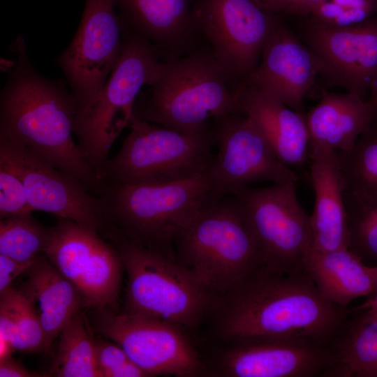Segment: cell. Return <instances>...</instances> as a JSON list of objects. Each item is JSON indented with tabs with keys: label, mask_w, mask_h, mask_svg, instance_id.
Returning <instances> with one entry per match:
<instances>
[{
	"label": "cell",
	"mask_w": 377,
	"mask_h": 377,
	"mask_svg": "<svg viewBox=\"0 0 377 377\" xmlns=\"http://www.w3.org/2000/svg\"><path fill=\"white\" fill-rule=\"evenodd\" d=\"M91 310L94 331L121 346L149 376L193 377L208 374V367L183 327L124 311Z\"/></svg>",
	"instance_id": "obj_10"
},
{
	"label": "cell",
	"mask_w": 377,
	"mask_h": 377,
	"mask_svg": "<svg viewBox=\"0 0 377 377\" xmlns=\"http://www.w3.org/2000/svg\"><path fill=\"white\" fill-rule=\"evenodd\" d=\"M207 170L164 184L102 182L98 196L104 227L100 233L114 234L175 258L176 237L205 207L209 188Z\"/></svg>",
	"instance_id": "obj_3"
},
{
	"label": "cell",
	"mask_w": 377,
	"mask_h": 377,
	"mask_svg": "<svg viewBox=\"0 0 377 377\" xmlns=\"http://www.w3.org/2000/svg\"><path fill=\"white\" fill-rule=\"evenodd\" d=\"M196 0H114L124 29L154 45L161 59H179L198 47Z\"/></svg>",
	"instance_id": "obj_19"
},
{
	"label": "cell",
	"mask_w": 377,
	"mask_h": 377,
	"mask_svg": "<svg viewBox=\"0 0 377 377\" xmlns=\"http://www.w3.org/2000/svg\"><path fill=\"white\" fill-rule=\"evenodd\" d=\"M33 212L22 177L10 159L0 152V219Z\"/></svg>",
	"instance_id": "obj_31"
},
{
	"label": "cell",
	"mask_w": 377,
	"mask_h": 377,
	"mask_svg": "<svg viewBox=\"0 0 377 377\" xmlns=\"http://www.w3.org/2000/svg\"><path fill=\"white\" fill-rule=\"evenodd\" d=\"M373 293V296L351 310L353 311L362 312L365 316L369 318H377V289Z\"/></svg>",
	"instance_id": "obj_38"
},
{
	"label": "cell",
	"mask_w": 377,
	"mask_h": 377,
	"mask_svg": "<svg viewBox=\"0 0 377 377\" xmlns=\"http://www.w3.org/2000/svg\"><path fill=\"white\" fill-rule=\"evenodd\" d=\"M304 37L329 82L364 98L377 75V18L342 27L310 22Z\"/></svg>",
	"instance_id": "obj_17"
},
{
	"label": "cell",
	"mask_w": 377,
	"mask_h": 377,
	"mask_svg": "<svg viewBox=\"0 0 377 377\" xmlns=\"http://www.w3.org/2000/svg\"><path fill=\"white\" fill-rule=\"evenodd\" d=\"M344 182V198H377V124L373 122L346 151L339 152Z\"/></svg>",
	"instance_id": "obj_27"
},
{
	"label": "cell",
	"mask_w": 377,
	"mask_h": 377,
	"mask_svg": "<svg viewBox=\"0 0 377 377\" xmlns=\"http://www.w3.org/2000/svg\"><path fill=\"white\" fill-rule=\"evenodd\" d=\"M94 348L96 362L101 377L105 372L131 361L123 348L108 339H94Z\"/></svg>",
	"instance_id": "obj_32"
},
{
	"label": "cell",
	"mask_w": 377,
	"mask_h": 377,
	"mask_svg": "<svg viewBox=\"0 0 377 377\" xmlns=\"http://www.w3.org/2000/svg\"><path fill=\"white\" fill-rule=\"evenodd\" d=\"M369 101L372 106L374 114V121L377 124V75L373 80L370 89H369Z\"/></svg>",
	"instance_id": "obj_40"
},
{
	"label": "cell",
	"mask_w": 377,
	"mask_h": 377,
	"mask_svg": "<svg viewBox=\"0 0 377 377\" xmlns=\"http://www.w3.org/2000/svg\"><path fill=\"white\" fill-rule=\"evenodd\" d=\"M45 256L75 286L84 307L114 309L124 265L117 249L96 228L58 218Z\"/></svg>",
	"instance_id": "obj_12"
},
{
	"label": "cell",
	"mask_w": 377,
	"mask_h": 377,
	"mask_svg": "<svg viewBox=\"0 0 377 377\" xmlns=\"http://www.w3.org/2000/svg\"><path fill=\"white\" fill-rule=\"evenodd\" d=\"M2 294L8 298L14 313L16 335L13 346L15 349L24 353L44 351V331L31 303L13 287Z\"/></svg>",
	"instance_id": "obj_30"
},
{
	"label": "cell",
	"mask_w": 377,
	"mask_h": 377,
	"mask_svg": "<svg viewBox=\"0 0 377 377\" xmlns=\"http://www.w3.org/2000/svg\"><path fill=\"white\" fill-rule=\"evenodd\" d=\"M105 237L118 251L127 273L124 311L186 330L213 311L218 296L175 258L114 234Z\"/></svg>",
	"instance_id": "obj_6"
},
{
	"label": "cell",
	"mask_w": 377,
	"mask_h": 377,
	"mask_svg": "<svg viewBox=\"0 0 377 377\" xmlns=\"http://www.w3.org/2000/svg\"><path fill=\"white\" fill-rule=\"evenodd\" d=\"M0 152L12 162L22 177L34 211L52 214L96 228L104 226L99 197L85 184L0 138Z\"/></svg>",
	"instance_id": "obj_16"
},
{
	"label": "cell",
	"mask_w": 377,
	"mask_h": 377,
	"mask_svg": "<svg viewBox=\"0 0 377 377\" xmlns=\"http://www.w3.org/2000/svg\"><path fill=\"white\" fill-rule=\"evenodd\" d=\"M233 92L241 113L251 120L276 156L293 170L302 167L311 152L305 116L243 82Z\"/></svg>",
	"instance_id": "obj_20"
},
{
	"label": "cell",
	"mask_w": 377,
	"mask_h": 377,
	"mask_svg": "<svg viewBox=\"0 0 377 377\" xmlns=\"http://www.w3.org/2000/svg\"><path fill=\"white\" fill-rule=\"evenodd\" d=\"M15 350H16L10 343L0 339V361L11 357Z\"/></svg>",
	"instance_id": "obj_41"
},
{
	"label": "cell",
	"mask_w": 377,
	"mask_h": 377,
	"mask_svg": "<svg viewBox=\"0 0 377 377\" xmlns=\"http://www.w3.org/2000/svg\"><path fill=\"white\" fill-rule=\"evenodd\" d=\"M128 127L119 151L105 166L102 182H173L205 171L214 158L211 124L201 131L186 133L134 117Z\"/></svg>",
	"instance_id": "obj_8"
},
{
	"label": "cell",
	"mask_w": 377,
	"mask_h": 377,
	"mask_svg": "<svg viewBox=\"0 0 377 377\" xmlns=\"http://www.w3.org/2000/svg\"><path fill=\"white\" fill-rule=\"evenodd\" d=\"M174 253L218 297L264 265L231 195L203 207L176 237Z\"/></svg>",
	"instance_id": "obj_7"
},
{
	"label": "cell",
	"mask_w": 377,
	"mask_h": 377,
	"mask_svg": "<svg viewBox=\"0 0 377 377\" xmlns=\"http://www.w3.org/2000/svg\"><path fill=\"white\" fill-rule=\"evenodd\" d=\"M310 179L315 195L311 215L313 249L326 252L349 248L350 235L339 151L311 147Z\"/></svg>",
	"instance_id": "obj_21"
},
{
	"label": "cell",
	"mask_w": 377,
	"mask_h": 377,
	"mask_svg": "<svg viewBox=\"0 0 377 377\" xmlns=\"http://www.w3.org/2000/svg\"><path fill=\"white\" fill-rule=\"evenodd\" d=\"M114 0H86L77 32L55 62L79 111L102 89L121 54L124 27Z\"/></svg>",
	"instance_id": "obj_14"
},
{
	"label": "cell",
	"mask_w": 377,
	"mask_h": 377,
	"mask_svg": "<svg viewBox=\"0 0 377 377\" xmlns=\"http://www.w3.org/2000/svg\"><path fill=\"white\" fill-rule=\"evenodd\" d=\"M351 311L355 316L332 345L334 360L327 376L377 377V318Z\"/></svg>",
	"instance_id": "obj_25"
},
{
	"label": "cell",
	"mask_w": 377,
	"mask_h": 377,
	"mask_svg": "<svg viewBox=\"0 0 377 377\" xmlns=\"http://www.w3.org/2000/svg\"><path fill=\"white\" fill-rule=\"evenodd\" d=\"M321 71L315 53L278 22L265 43L259 64L242 82L304 115V98Z\"/></svg>",
	"instance_id": "obj_18"
},
{
	"label": "cell",
	"mask_w": 377,
	"mask_h": 377,
	"mask_svg": "<svg viewBox=\"0 0 377 377\" xmlns=\"http://www.w3.org/2000/svg\"><path fill=\"white\" fill-rule=\"evenodd\" d=\"M36 261L20 262L0 254V295L10 288L13 281L22 274L27 273Z\"/></svg>",
	"instance_id": "obj_33"
},
{
	"label": "cell",
	"mask_w": 377,
	"mask_h": 377,
	"mask_svg": "<svg viewBox=\"0 0 377 377\" xmlns=\"http://www.w3.org/2000/svg\"><path fill=\"white\" fill-rule=\"evenodd\" d=\"M82 311L74 316L59 334L57 355L50 369L57 377H101L92 338Z\"/></svg>",
	"instance_id": "obj_26"
},
{
	"label": "cell",
	"mask_w": 377,
	"mask_h": 377,
	"mask_svg": "<svg viewBox=\"0 0 377 377\" xmlns=\"http://www.w3.org/2000/svg\"><path fill=\"white\" fill-rule=\"evenodd\" d=\"M265 10L273 14L275 12L285 10L293 0H255Z\"/></svg>",
	"instance_id": "obj_39"
},
{
	"label": "cell",
	"mask_w": 377,
	"mask_h": 377,
	"mask_svg": "<svg viewBox=\"0 0 377 377\" xmlns=\"http://www.w3.org/2000/svg\"><path fill=\"white\" fill-rule=\"evenodd\" d=\"M193 14L232 89L256 68L279 22L255 0H196Z\"/></svg>",
	"instance_id": "obj_13"
},
{
	"label": "cell",
	"mask_w": 377,
	"mask_h": 377,
	"mask_svg": "<svg viewBox=\"0 0 377 377\" xmlns=\"http://www.w3.org/2000/svg\"><path fill=\"white\" fill-rule=\"evenodd\" d=\"M311 147L341 151L351 149L373 124L374 114L369 100L353 94L323 95L305 115Z\"/></svg>",
	"instance_id": "obj_22"
},
{
	"label": "cell",
	"mask_w": 377,
	"mask_h": 377,
	"mask_svg": "<svg viewBox=\"0 0 377 377\" xmlns=\"http://www.w3.org/2000/svg\"><path fill=\"white\" fill-rule=\"evenodd\" d=\"M217 153L207 168L209 188L205 207L260 181L281 183L298 180L283 164L244 114H226L211 121Z\"/></svg>",
	"instance_id": "obj_11"
},
{
	"label": "cell",
	"mask_w": 377,
	"mask_h": 377,
	"mask_svg": "<svg viewBox=\"0 0 377 377\" xmlns=\"http://www.w3.org/2000/svg\"><path fill=\"white\" fill-rule=\"evenodd\" d=\"M218 337L228 343L249 339L302 337L331 346L344 330L351 309L326 299L304 269L262 266L218 297Z\"/></svg>",
	"instance_id": "obj_1"
},
{
	"label": "cell",
	"mask_w": 377,
	"mask_h": 377,
	"mask_svg": "<svg viewBox=\"0 0 377 377\" xmlns=\"http://www.w3.org/2000/svg\"><path fill=\"white\" fill-rule=\"evenodd\" d=\"M345 8L367 9L376 12L377 0H331Z\"/></svg>",
	"instance_id": "obj_37"
},
{
	"label": "cell",
	"mask_w": 377,
	"mask_h": 377,
	"mask_svg": "<svg viewBox=\"0 0 377 377\" xmlns=\"http://www.w3.org/2000/svg\"><path fill=\"white\" fill-rule=\"evenodd\" d=\"M350 235V249L362 257L377 260V198H345Z\"/></svg>",
	"instance_id": "obj_29"
},
{
	"label": "cell",
	"mask_w": 377,
	"mask_h": 377,
	"mask_svg": "<svg viewBox=\"0 0 377 377\" xmlns=\"http://www.w3.org/2000/svg\"><path fill=\"white\" fill-rule=\"evenodd\" d=\"M332 346L302 337L249 339L230 343L212 374L228 377L327 376Z\"/></svg>",
	"instance_id": "obj_15"
},
{
	"label": "cell",
	"mask_w": 377,
	"mask_h": 377,
	"mask_svg": "<svg viewBox=\"0 0 377 377\" xmlns=\"http://www.w3.org/2000/svg\"><path fill=\"white\" fill-rule=\"evenodd\" d=\"M149 376L131 360L113 370L105 372L103 377H146Z\"/></svg>",
	"instance_id": "obj_35"
},
{
	"label": "cell",
	"mask_w": 377,
	"mask_h": 377,
	"mask_svg": "<svg viewBox=\"0 0 377 377\" xmlns=\"http://www.w3.org/2000/svg\"><path fill=\"white\" fill-rule=\"evenodd\" d=\"M52 228L38 223L31 213L0 220V254L20 262H34L45 256Z\"/></svg>",
	"instance_id": "obj_28"
},
{
	"label": "cell",
	"mask_w": 377,
	"mask_h": 377,
	"mask_svg": "<svg viewBox=\"0 0 377 377\" xmlns=\"http://www.w3.org/2000/svg\"><path fill=\"white\" fill-rule=\"evenodd\" d=\"M296 182L247 186L230 195L269 268L304 269V259L313 249L311 216L299 202Z\"/></svg>",
	"instance_id": "obj_9"
},
{
	"label": "cell",
	"mask_w": 377,
	"mask_h": 377,
	"mask_svg": "<svg viewBox=\"0 0 377 377\" xmlns=\"http://www.w3.org/2000/svg\"><path fill=\"white\" fill-rule=\"evenodd\" d=\"M303 265L321 294L341 306L377 289V266L366 265L350 248L326 252L312 249Z\"/></svg>",
	"instance_id": "obj_24"
},
{
	"label": "cell",
	"mask_w": 377,
	"mask_h": 377,
	"mask_svg": "<svg viewBox=\"0 0 377 377\" xmlns=\"http://www.w3.org/2000/svg\"><path fill=\"white\" fill-rule=\"evenodd\" d=\"M15 61H10L4 59H1V70L6 71L7 72L15 65Z\"/></svg>",
	"instance_id": "obj_42"
},
{
	"label": "cell",
	"mask_w": 377,
	"mask_h": 377,
	"mask_svg": "<svg viewBox=\"0 0 377 377\" xmlns=\"http://www.w3.org/2000/svg\"><path fill=\"white\" fill-rule=\"evenodd\" d=\"M134 105V117L186 133L207 128L218 117L240 112L233 90L210 48L198 47L161 71Z\"/></svg>",
	"instance_id": "obj_4"
},
{
	"label": "cell",
	"mask_w": 377,
	"mask_h": 377,
	"mask_svg": "<svg viewBox=\"0 0 377 377\" xmlns=\"http://www.w3.org/2000/svg\"><path fill=\"white\" fill-rule=\"evenodd\" d=\"M16 53L0 93V138L68 173L97 195L102 181L83 158L73 138L79 112L66 83L34 68L22 35L10 46Z\"/></svg>",
	"instance_id": "obj_2"
},
{
	"label": "cell",
	"mask_w": 377,
	"mask_h": 377,
	"mask_svg": "<svg viewBox=\"0 0 377 377\" xmlns=\"http://www.w3.org/2000/svg\"><path fill=\"white\" fill-rule=\"evenodd\" d=\"M325 1L326 0H293L286 10L295 15L306 16Z\"/></svg>",
	"instance_id": "obj_36"
},
{
	"label": "cell",
	"mask_w": 377,
	"mask_h": 377,
	"mask_svg": "<svg viewBox=\"0 0 377 377\" xmlns=\"http://www.w3.org/2000/svg\"><path fill=\"white\" fill-rule=\"evenodd\" d=\"M163 61L157 48L124 29L119 57L107 81L78 112L73 124L79 150L101 180L110 149L134 117V105L144 86L158 77Z\"/></svg>",
	"instance_id": "obj_5"
},
{
	"label": "cell",
	"mask_w": 377,
	"mask_h": 377,
	"mask_svg": "<svg viewBox=\"0 0 377 377\" xmlns=\"http://www.w3.org/2000/svg\"><path fill=\"white\" fill-rule=\"evenodd\" d=\"M20 290L34 309L45 334L47 351L65 325L84 307L75 286L49 261L38 259L27 272Z\"/></svg>",
	"instance_id": "obj_23"
},
{
	"label": "cell",
	"mask_w": 377,
	"mask_h": 377,
	"mask_svg": "<svg viewBox=\"0 0 377 377\" xmlns=\"http://www.w3.org/2000/svg\"><path fill=\"white\" fill-rule=\"evenodd\" d=\"M43 376L29 371L11 357L0 361V377Z\"/></svg>",
	"instance_id": "obj_34"
}]
</instances>
